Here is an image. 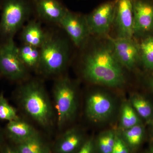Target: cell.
<instances>
[{
	"label": "cell",
	"instance_id": "31",
	"mask_svg": "<svg viewBox=\"0 0 153 153\" xmlns=\"http://www.w3.org/2000/svg\"><path fill=\"white\" fill-rule=\"evenodd\" d=\"M153 153V152H152V153Z\"/></svg>",
	"mask_w": 153,
	"mask_h": 153
},
{
	"label": "cell",
	"instance_id": "18",
	"mask_svg": "<svg viewBox=\"0 0 153 153\" xmlns=\"http://www.w3.org/2000/svg\"><path fill=\"white\" fill-rule=\"evenodd\" d=\"M19 56L27 68H38L40 61L39 48L24 44L19 48Z\"/></svg>",
	"mask_w": 153,
	"mask_h": 153
},
{
	"label": "cell",
	"instance_id": "6",
	"mask_svg": "<svg viewBox=\"0 0 153 153\" xmlns=\"http://www.w3.org/2000/svg\"><path fill=\"white\" fill-rule=\"evenodd\" d=\"M0 72L13 81H21L27 76V67L20 58L14 39L0 43Z\"/></svg>",
	"mask_w": 153,
	"mask_h": 153
},
{
	"label": "cell",
	"instance_id": "8",
	"mask_svg": "<svg viewBox=\"0 0 153 153\" xmlns=\"http://www.w3.org/2000/svg\"><path fill=\"white\" fill-rule=\"evenodd\" d=\"M115 102L111 96L102 91H96L88 97L85 113L94 123H100L109 119L114 112Z\"/></svg>",
	"mask_w": 153,
	"mask_h": 153
},
{
	"label": "cell",
	"instance_id": "9",
	"mask_svg": "<svg viewBox=\"0 0 153 153\" xmlns=\"http://www.w3.org/2000/svg\"><path fill=\"white\" fill-rule=\"evenodd\" d=\"M59 25L68 34L75 46H84L90 33L85 16L67 11Z\"/></svg>",
	"mask_w": 153,
	"mask_h": 153
},
{
	"label": "cell",
	"instance_id": "26",
	"mask_svg": "<svg viewBox=\"0 0 153 153\" xmlns=\"http://www.w3.org/2000/svg\"><path fill=\"white\" fill-rule=\"evenodd\" d=\"M95 143L93 139L85 140L76 153H95Z\"/></svg>",
	"mask_w": 153,
	"mask_h": 153
},
{
	"label": "cell",
	"instance_id": "25",
	"mask_svg": "<svg viewBox=\"0 0 153 153\" xmlns=\"http://www.w3.org/2000/svg\"><path fill=\"white\" fill-rule=\"evenodd\" d=\"M129 148L121 135L116 133L112 153H129Z\"/></svg>",
	"mask_w": 153,
	"mask_h": 153
},
{
	"label": "cell",
	"instance_id": "29",
	"mask_svg": "<svg viewBox=\"0 0 153 153\" xmlns=\"http://www.w3.org/2000/svg\"><path fill=\"white\" fill-rule=\"evenodd\" d=\"M2 0H0V9H1V4Z\"/></svg>",
	"mask_w": 153,
	"mask_h": 153
},
{
	"label": "cell",
	"instance_id": "10",
	"mask_svg": "<svg viewBox=\"0 0 153 153\" xmlns=\"http://www.w3.org/2000/svg\"><path fill=\"white\" fill-rule=\"evenodd\" d=\"M114 53L123 67L132 69L140 58L139 46L132 38H110Z\"/></svg>",
	"mask_w": 153,
	"mask_h": 153
},
{
	"label": "cell",
	"instance_id": "7",
	"mask_svg": "<svg viewBox=\"0 0 153 153\" xmlns=\"http://www.w3.org/2000/svg\"><path fill=\"white\" fill-rule=\"evenodd\" d=\"M116 0L101 4L85 16L90 34L105 36L114 23Z\"/></svg>",
	"mask_w": 153,
	"mask_h": 153
},
{
	"label": "cell",
	"instance_id": "15",
	"mask_svg": "<svg viewBox=\"0 0 153 153\" xmlns=\"http://www.w3.org/2000/svg\"><path fill=\"white\" fill-rule=\"evenodd\" d=\"M6 131L9 138L16 145L39 135L33 126L19 118L8 122Z\"/></svg>",
	"mask_w": 153,
	"mask_h": 153
},
{
	"label": "cell",
	"instance_id": "22",
	"mask_svg": "<svg viewBox=\"0 0 153 153\" xmlns=\"http://www.w3.org/2000/svg\"><path fill=\"white\" fill-rule=\"evenodd\" d=\"M130 103L138 115L148 119L153 113L152 105L146 99L138 94H133L130 98Z\"/></svg>",
	"mask_w": 153,
	"mask_h": 153
},
{
	"label": "cell",
	"instance_id": "16",
	"mask_svg": "<svg viewBox=\"0 0 153 153\" xmlns=\"http://www.w3.org/2000/svg\"><path fill=\"white\" fill-rule=\"evenodd\" d=\"M41 25L36 21H30L22 29L21 38L25 44L40 48L47 38Z\"/></svg>",
	"mask_w": 153,
	"mask_h": 153
},
{
	"label": "cell",
	"instance_id": "30",
	"mask_svg": "<svg viewBox=\"0 0 153 153\" xmlns=\"http://www.w3.org/2000/svg\"><path fill=\"white\" fill-rule=\"evenodd\" d=\"M152 86H153V82H152Z\"/></svg>",
	"mask_w": 153,
	"mask_h": 153
},
{
	"label": "cell",
	"instance_id": "19",
	"mask_svg": "<svg viewBox=\"0 0 153 153\" xmlns=\"http://www.w3.org/2000/svg\"><path fill=\"white\" fill-rule=\"evenodd\" d=\"M138 115L129 102H125L121 108L120 126L123 130L139 124Z\"/></svg>",
	"mask_w": 153,
	"mask_h": 153
},
{
	"label": "cell",
	"instance_id": "5",
	"mask_svg": "<svg viewBox=\"0 0 153 153\" xmlns=\"http://www.w3.org/2000/svg\"><path fill=\"white\" fill-rule=\"evenodd\" d=\"M53 95L57 123L61 127L76 114L77 108L76 88L71 80L62 77L55 82Z\"/></svg>",
	"mask_w": 153,
	"mask_h": 153
},
{
	"label": "cell",
	"instance_id": "20",
	"mask_svg": "<svg viewBox=\"0 0 153 153\" xmlns=\"http://www.w3.org/2000/svg\"><path fill=\"white\" fill-rule=\"evenodd\" d=\"M139 46L143 65L148 70H153V36L145 38Z\"/></svg>",
	"mask_w": 153,
	"mask_h": 153
},
{
	"label": "cell",
	"instance_id": "14",
	"mask_svg": "<svg viewBox=\"0 0 153 153\" xmlns=\"http://www.w3.org/2000/svg\"><path fill=\"white\" fill-rule=\"evenodd\" d=\"M84 141L81 130L76 128L70 129L57 140L55 145V152L76 153Z\"/></svg>",
	"mask_w": 153,
	"mask_h": 153
},
{
	"label": "cell",
	"instance_id": "11",
	"mask_svg": "<svg viewBox=\"0 0 153 153\" xmlns=\"http://www.w3.org/2000/svg\"><path fill=\"white\" fill-rule=\"evenodd\" d=\"M114 23L117 38H132L134 35L133 0H116Z\"/></svg>",
	"mask_w": 153,
	"mask_h": 153
},
{
	"label": "cell",
	"instance_id": "23",
	"mask_svg": "<svg viewBox=\"0 0 153 153\" xmlns=\"http://www.w3.org/2000/svg\"><path fill=\"white\" fill-rule=\"evenodd\" d=\"M115 135L112 130L106 131L100 134L97 143L99 153H112Z\"/></svg>",
	"mask_w": 153,
	"mask_h": 153
},
{
	"label": "cell",
	"instance_id": "28",
	"mask_svg": "<svg viewBox=\"0 0 153 153\" xmlns=\"http://www.w3.org/2000/svg\"><path fill=\"white\" fill-rule=\"evenodd\" d=\"M2 141L1 137V135H0V149H1L2 148V147L4 146V145H2Z\"/></svg>",
	"mask_w": 153,
	"mask_h": 153
},
{
	"label": "cell",
	"instance_id": "13",
	"mask_svg": "<svg viewBox=\"0 0 153 153\" xmlns=\"http://www.w3.org/2000/svg\"><path fill=\"white\" fill-rule=\"evenodd\" d=\"M36 13L46 22L59 24L68 10L58 0H33Z\"/></svg>",
	"mask_w": 153,
	"mask_h": 153
},
{
	"label": "cell",
	"instance_id": "2",
	"mask_svg": "<svg viewBox=\"0 0 153 153\" xmlns=\"http://www.w3.org/2000/svg\"><path fill=\"white\" fill-rule=\"evenodd\" d=\"M19 92V102L27 114L44 127L51 126L53 109L43 84L32 80L22 85Z\"/></svg>",
	"mask_w": 153,
	"mask_h": 153
},
{
	"label": "cell",
	"instance_id": "12",
	"mask_svg": "<svg viewBox=\"0 0 153 153\" xmlns=\"http://www.w3.org/2000/svg\"><path fill=\"white\" fill-rule=\"evenodd\" d=\"M134 35L153 30V0H133Z\"/></svg>",
	"mask_w": 153,
	"mask_h": 153
},
{
	"label": "cell",
	"instance_id": "4",
	"mask_svg": "<svg viewBox=\"0 0 153 153\" xmlns=\"http://www.w3.org/2000/svg\"><path fill=\"white\" fill-rule=\"evenodd\" d=\"M0 19L1 42L14 39L23 28L32 8L27 0H2Z\"/></svg>",
	"mask_w": 153,
	"mask_h": 153
},
{
	"label": "cell",
	"instance_id": "17",
	"mask_svg": "<svg viewBox=\"0 0 153 153\" xmlns=\"http://www.w3.org/2000/svg\"><path fill=\"white\" fill-rule=\"evenodd\" d=\"M16 148L19 153H51L49 146L40 135L16 145Z\"/></svg>",
	"mask_w": 153,
	"mask_h": 153
},
{
	"label": "cell",
	"instance_id": "1",
	"mask_svg": "<svg viewBox=\"0 0 153 153\" xmlns=\"http://www.w3.org/2000/svg\"><path fill=\"white\" fill-rule=\"evenodd\" d=\"M82 73L89 82L108 87H121L126 82L123 66L115 56L111 44L97 47L85 55Z\"/></svg>",
	"mask_w": 153,
	"mask_h": 153
},
{
	"label": "cell",
	"instance_id": "27",
	"mask_svg": "<svg viewBox=\"0 0 153 153\" xmlns=\"http://www.w3.org/2000/svg\"><path fill=\"white\" fill-rule=\"evenodd\" d=\"M0 153H19L16 147L4 145L0 149Z\"/></svg>",
	"mask_w": 153,
	"mask_h": 153
},
{
	"label": "cell",
	"instance_id": "32",
	"mask_svg": "<svg viewBox=\"0 0 153 153\" xmlns=\"http://www.w3.org/2000/svg\"></svg>",
	"mask_w": 153,
	"mask_h": 153
},
{
	"label": "cell",
	"instance_id": "3",
	"mask_svg": "<svg viewBox=\"0 0 153 153\" xmlns=\"http://www.w3.org/2000/svg\"><path fill=\"white\" fill-rule=\"evenodd\" d=\"M39 49L38 68L42 72L48 75H55L64 71L69 56V46L65 39L47 34L46 40Z\"/></svg>",
	"mask_w": 153,
	"mask_h": 153
},
{
	"label": "cell",
	"instance_id": "24",
	"mask_svg": "<svg viewBox=\"0 0 153 153\" xmlns=\"http://www.w3.org/2000/svg\"><path fill=\"white\" fill-rule=\"evenodd\" d=\"M19 118L16 110L9 103L4 93L0 94V120L8 122Z\"/></svg>",
	"mask_w": 153,
	"mask_h": 153
},
{
	"label": "cell",
	"instance_id": "21",
	"mask_svg": "<svg viewBox=\"0 0 153 153\" xmlns=\"http://www.w3.org/2000/svg\"><path fill=\"white\" fill-rule=\"evenodd\" d=\"M144 135L143 127L139 124L132 127L123 130L121 135L129 148H135L138 146L142 141Z\"/></svg>",
	"mask_w": 153,
	"mask_h": 153
}]
</instances>
